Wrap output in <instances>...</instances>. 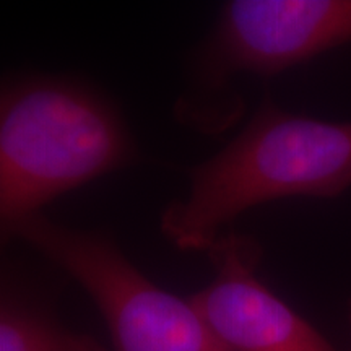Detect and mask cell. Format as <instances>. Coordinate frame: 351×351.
Listing matches in <instances>:
<instances>
[{"label": "cell", "mask_w": 351, "mask_h": 351, "mask_svg": "<svg viewBox=\"0 0 351 351\" xmlns=\"http://www.w3.org/2000/svg\"><path fill=\"white\" fill-rule=\"evenodd\" d=\"M10 238L32 245L85 289L106 324L112 351H232L191 300L147 278L108 231L70 228L39 212L20 219Z\"/></svg>", "instance_id": "4"}, {"label": "cell", "mask_w": 351, "mask_h": 351, "mask_svg": "<svg viewBox=\"0 0 351 351\" xmlns=\"http://www.w3.org/2000/svg\"><path fill=\"white\" fill-rule=\"evenodd\" d=\"M213 280L189 300L232 351H339L257 276L262 245L236 231L207 249Z\"/></svg>", "instance_id": "5"}, {"label": "cell", "mask_w": 351, "mask_h": 351, "mask_svg": "<svg viewBox=\"0 0 351 351\" xmlns=\"http://www.w3.org/2000/svg\"><path fill=\"white\" fill-rule=\"evenodd\" d=\"M351 43V0H231L191 65L181 121L217 132L232 116L226 88L239 73L274 77Z\"/></svg>", "instance_id": "3"}, {"label": "cell", "mask_w": 351, "mask_h": 351, "mask_svg": "<svg viewBox=\"0 0 351 351\" xmlns=\"http://www.w3.org/2000/svg\"><path fill=\"white\" fill-rule=\"evenodd\" d=\"M350 320H351V307H350Z\"/></svg>", "instance_id": "7"}, {"label": "cell", "mask_w": 351, "mask_h": 351, "mask_svg": "<svg viewBox=\"0 0 351 351\" xmlns=\"http://www.w3.org/2000/svg\"><path fill=\"white\" fill-rule=\"evenodd\" d=\"M140 160L121 108L93 83L20 73L0 90V228Z\"/></svg>", "instance_id": "2"}, {"label": "cell", "mask_w": 351, "mask_h": 351, "mask_svg": "<svg viewBox=\"0 0 351 351\" xmlns=\"http://www.w3.org/2000/svg\"><path fill=\"white\" fill-rule=\"evenodd\" d=\"M0 351H108L93 337L65 328L46 306L20 288L3 269Z\"/></svg>", "instance_id": "6"}, {"label": "cell", "mask_w": 351, "mask_h": 351, "mask_svg": "<svg viewBox=\"0 0 351 351\" xmlns=\"http://www.w3.org/2000/svg\"><path fill=\"white\" fill-rule=\"evenodd\" d=\"M351 187V121L280 108L270 93L244 129L189 169L184 199L166 205L163 236L181 251L207 249L239 215L285 197L335 199Z\"/></svg>", "instance_id": "1"}]
</instances>
